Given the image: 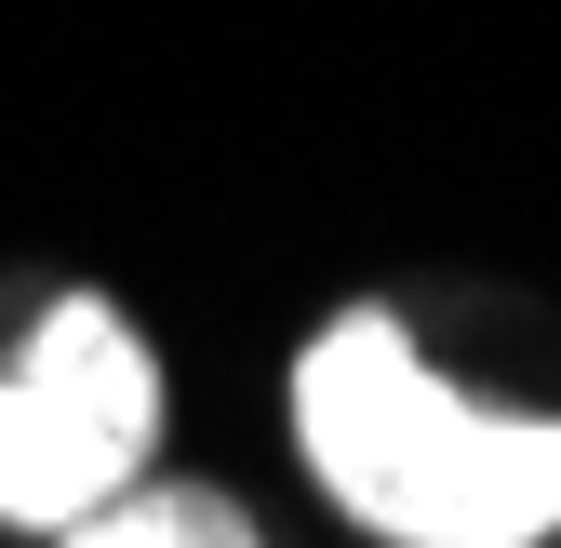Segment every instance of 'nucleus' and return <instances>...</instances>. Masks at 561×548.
Returning a JSON list of instances; mask_svg holds the SVG:
<instances>
[{
  "instance_id": "obj_1",
  "label": "nucleus",
  "mask_w": 561,
  "mask_h": 548,
  "mask_svg": "<svg viewBox=\"0 0 561 548\" xmlns=\"http://www.w3.org/2000/svg\"><path fill=\"white\" fill-rule=\"evenodd\" d=\"M308 495L375 548H561V401L455 375L401 308H334L280 375Z\"/></svg>"
},
{
  "instance_id": "obj_2",
  "label": "nucleus",
  "mask_w": 561,
  "mask_h": 548,
  "mask_svg": "<svg viewBox=\"0 0 561 548\" xmlns=\"http://www.w3.org/2000/svg\"><path fill=\"white\" fill-rule=\"evenodd\" d=\"M174 375L121 295H41L0 334V535L54 548L161 468Z\"/></svg>"
},
{
  "instance_id": "obj_3",
  "label": "nucleus",
  "mask_w": 561,
  "mask_h": 548,
  "mask_svg": "<svg viewBox=\"0 0 561 548\" xmlns=\"http://www.w3.org/2000/svg\"><path fill=\"white\" fill-rule=\"evenodd\" d=\"M54 548H280L228 482H187V468H148L121 509H94V522H67Z\"/></svg>"
}]
</instances>
